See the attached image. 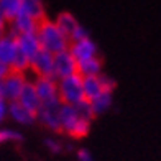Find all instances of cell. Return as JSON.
Returning <instances> with one entry per match:
<instances>
[{
    "label": "cell",
    "instance_id": "1",
    "mask_svg": "<svg viewBox=\"0 0 161 161\" xmlns=\"http://www.w3.org/2000/svg\"><path fill=\"white\" fill-rule=\"evenodd\" d=\"M36 36L40 40L41 49L48 51L51 54H58L61 51L69 49V38L56 26L54 21H51L48 18H45L38 23Z\"/></svg>",
    "mask_w": 161,
    "mask_h": 161
},
{
    "label": "cell",
    "instance_id": "2",
    "mask_svg": "<svg viewBox=\"0 0 161 161\" xmlns=\"http://www.w3.org/2000/svg\"><path fill=\"white\" fill-rule=\"evenodd\" d=\"M58 96H59L61 104H66V105H76L77 102L84 100L82 76L72 74L69 77L59 79V82H58Z\"/></svg>",
    "mask_w": 161,
    "mask_h": 161
},
{
    "label": "cell",
    "instance_id": "3",
    "mask_svg": "<svg viewBox=\"0 0 161 161\" xmlns=\"http://www.w3.org/2000/svg\"><path fill=\"white\" fill-rule=\"evenodd\" d=\"M61 102H49V104H41L36 117L40 119V122L49 130L61 131V122H59V110H61Z\"/></svg>",
    "mask_w": 161,
    "mask_h": 161
},
{
    "label": "cell",
    "instance_id": "4",
    "mask_svg": "<svg viewBox=\"0 0 161 161\" xmlns=\"http://www.w3.org/2000/svg\"><path fill=\"white\" fill-rule=\"evenodd\" d=\"M30 69L36 77H54V54L41 49L30 61Z\"/></svg>",
    "mask_w": 161,
    "mask_h": 161
},
{
    "label": "cell",
    "instance_id": "5",
    "mask_svg": "<svg viewBox=\"0 0 161 161\" xmlns=\"http://www.w3.org/2000/svg\"><path fill=\"white\" fill-rule=\"evenodd\" d=\"M72 74H77V61L72 58L69 49L54 54V77L64 79Z\"/></svg>",
    "mask_w": 161,
    "mask_h": 161
},
{
    "label": "cell",
    "instance_id": "6",
    "mask_svg": "<svg viewBox=\"0 0 161 161\" xmlns=\"http://www.w3.org/2000/svg\"><path fill=\"white\" fill-rule=\"evenodd\" d=\"M33 86H35V91L38 94L41 104H49V102L59 100L58 82L54 80V77H36Z\"/></svg>",
    "mask_w": 161,
    "mask_h": 161
},
{
    "label": "cell",
    "instance_id": "7",
    "mask_svg": "<svg viewBox=\"0 0 161 161\" xmlns=\"http://www.w3.org/2000/svg\"><path fill=\"white\" fill-rule=\"evenodd\" d=\"M26 82V76L21 72L10 71V74L3 79V91H5V100L7 102H15L18 100V96L23 86Z\"/></svg>",
    "mask_w": 161,
    "mask_h": 161
},
{
    "label": "cell",
    "instance_id": "8",
    "mask_svg": "<svg viewBox=\"0 0 161 161\" xmlns=\"http://www.w3.org/2000/svg\"><path fill=\"white\" fill-rule=\"evenodd\" d=\"M69 53L72 54V58L80 63V61H87L91 58L97 56V46L91 38H84L80 41H74L69 43Z\"/></svg>",
    "mask_w": 161,
    "mask_h": 161
},
{
    "label": "cell",
    "instance_id": "9",
    "mask_svg": "<svg viewBox=\"0 0 161 161\" xmlns=\"http://www.w3.org/2000/svg\"><path fill=\"white\" fill-rule=\"evenodd\" d=\"M17 53H18V45L15 36L8 33L0 36V61L7 64L8 68H12V64L17 58Z\"/></svg>",
    "mask_w": 161,
    "mask_h": 161
},
{
    "label": "cell",
    "instance_id": "10",
    "mask_svg": "<svg viewBox=\"0 0 161 161\" xmlns=\"http://www.w3.org/2000/svg\"><path fill=\"white\" fill-rule=\"evenodd\" d=\"M17 102L20 105H23L26 110L33 112L35 115L38 114L40 107H41V100L38 97V94H36V91H35L33 82H28V80H26L25 86H23V89H21V92H20Z\"/></svg>",
    "mask_w": 161,
    "mask_h": 161
},
{
    "label": "cell",
    "instance_id": "11",
    "mask_svg": "<svg viewBox=\"0 0 161 161\" xmlns=\"http://www.w3.org/2000/svg\"><path fill=\"white\" fill-rule=\"evenodd\" d=\"M17 45H18V49L30 61L41 51V45H40V40L36 36V33H26V35L17 36Z\"/></svg>",
    "mask_w": 161,
    "mask_h": 161
},
{
    "label": "cell",
    "instance_id": "12",
    "mask_svg": "<svg viewBox=\"0 0 161 161\" xmlns=\"http://www.w3.org/2000/svg\"><path fill=\"white\" fill-rule=\"evenodd\" d=\"M8 115L17 123H23V125H31V123L36 120V115L30 110H26V108L23 105H20L17 100L8 104Z\"/></svg>",
    "mask_w": 161,
    "mask_h": 161
},
{
    "label": "cell",
    "instance_id": "13",
    "mask_svg": "<svg viewBox=\"0 0 161 161\" xmlns=\"http://www.w3.org/2000/svg\"><path fill=\"white\" fill-rule=\"evenodd\" d=\"M21 12L40 23L46 18L43 0H21Z\"/></svg>",
    "mask_w": 161,
    "mask_h": 161
},
{
    "label": "cell",
    "instance_id": "14",
    "mask_svg": "<svg viewBox=\"0 0 161 161\" xmlns=\"http://www.w3.org/2000/svg\"><path fill=\"white\" fill-rule=\"evenodd\" d=\"M82 91H84V99L92 102L97 99L100 94H104L99 76H91V77H82Z\"/></svg>",
    "mask_w": 161,
    "mask_h": 161
},
{
    "label": "cell",
    "instance_id": "15",
    "mask_svg": "<svg viewBox=\"0 0 161 161\" xmlns=\"http://www.w3.org/2000/svg\"><path fill=\"white\" fill-rule=\"evenodd\" d=\"M102 71V61L100 58H91L87 61H80L77 63V74L82 77H91V76H100Z\"/></svg>",
    "mask_w": 161,
    "mask_h": 161
},
{
    "label": "cell",
    "instance_id": "16",
    "mask_svg": "<svg viewBox=\"0 0 161 161\" xmlns=\"http://www.w3.org/2000/svg\"><path fill=\"white\" fill-rule=\"evenodd\" d=\"M56 26L59 28V30L68 36V38H71V35L76 31V28L79 26V21L71 15L69 12H63V13H59L58 15V18H56Z\"/></svg>",
    "mask_w": 161,
    "mask_h": 161
},
{
    "label": "cell",
    "instance_id": "17",
    "mask_svg": "<svg viewBox=\"0 0 161 161\" xmlns=\"http://www.w3.org/2000/svg\"><path fill=\"white\" fill-rule=\"evenodd\" d=\"M0 10H2L5 20L10 23L21 12V0H0Z\"/></svg>",
    "mask_w": 161,
    "mask_h": 161
},
{
    "label": "cell",
    "instance_id": "18",
    "mask_svg": "<svg viewBox=\"0 0 161 161\" xmlns=\"http://www.w3.org/2000/svg\"><path fill=\"white\" fill-rule=\"evenodd\" d=\"M89 130H91V122L79 117V119L66 130V133H68L69 136H72V138H84L87 133H89Z\"/></svg>",
    "mask_w": 161,
    "mask_h": 161
},
{
    "label": "cell",
    "instance_id": "19",
    "mask_svg": "<svg viewBox=\"0 0 161 161\" xmlns=\"http://www.w3.org/2000/svg\"><path fill=\"white\" fill-rule=\"evenodd\" d=\"M91 105H92L94 115H99V114L107 112L108 108H110V105H112V94H108V92L100 94L97 99H94L91 102Z\"/></svg>",
    "mask_w": 161,
    "mask_h": 161
},
{
    "label": "cell",
    "instance_id": "20",
    "mask_svg": "<svg viewBox=\"0 0 161 161\" xmlns=\"http://www.w3.org/2000/svg\"><path fill=\"white\" fill-rule=\"evenodd\" d=\"M74 108H76V112H77V115L80 117V119H84V120H92L94 117V110H92V105H91V102L89 100H80V102H77V104L74 105Z\"/></svg>",
    "mask_w": 161,
    "mask_h": 161
},
{
    "label": "cell",
    "instance_id": "21",
    "mask_svg": "<svg viewBox=\"0 0 161 161\" xmlns=\"http://www.w3.org/2000/svg\"><path fill=\"white\" fill-rule=\"evenodd\" d=\"M21 135L18 131H13L8 128H0V143H7V142H20Z\"/></svg>",
    "mask_w": 161,
    "mask_h": 161
},
{
    "label": "cell",
    "instance_id": "22",
    "mask_svg": "<svg viewBox=\"0 0 161 161\" xmlns=\"http://www.w3.org/2000/svg\"><path fill=\"white\" fill-rule=\"evenodd\" d=\"M100 79V84H102V89H104V92H108V94H112V91L115 89V80L110 79L108 76H99Z\"/></svg>",
    "mask_w": 161,
    "mask_h": 161
},
{
    "label": "cell",
    "instance_id": "23",
    "mask_svg": "<svg viewBox=\"0 0 161 161\" xmlns=\"http://www.w3.org/2000/svg\"><path fill=\"white\" fill-rule=\"evenodd\" d=\"M46 146H48V150H51L53 153H59L63 150V145L58 142V140H51V138H48V140H46Z\"/></svg>",
    "mask_w": 161,
    "mask_h": 161
},
{
    "label": "cell",
    "instance_id": "24",
    "mask_svg": "<svg viewBox=\"0 0 161 161\" xmlns=\"http://www.w3.org/2000/svg\"><path fill=\"white\" fill-rule=\"evenodd\" d=\"M7 115H8V104H7V100L0 99V123L5 120Z\"/></svg>",
    "mask_w": 161,
    "mask_h": 161
},
{
    "label": "cell",
    "instance_id": "25",
    "mask_svg": "<svg viewBox=\"0 0 161 161\" xmlns=\"http://www.w3.org/2000/svg\"><path fill=\"white\" fill-rule=\"evenodd\" d=\"M77 159H79V161H94L92 155H91L87 150H79V151H77Z\"/></svg>",
    "mask_w": 161,
    "mask_h": 161
},
{
    "label": "cell",
    "instance_id": "26",
    "mask_svg": "<svg viewBox=\"0 0 161 161\" xmlns=\"http://www.w3.org/2000/svg\"><path fill=\"white\" fill-rule=\"evenodd\" d=\"M7 28H8V21L5 20V17H3L2 10H0V36L7 33Z\"/></svg>",
    "mask_w": 161,
    "mask_h": 161
},
{
    "label": "cell",
    "instance_id": "27",
    "mask_svg": "<svg viewBox=\"0 0 161 161\" xmlns=\"http://www.w3.org/2000/svg\"><path fill=\"white\" fill-rule=\"evenodd\" d=\"M10 68H8V66H7V64H3L2 61H0V80H3L7 76H8L10 74Z\"/></svg>",
    "mask_w": 161,
    "mask_h": 161
}]
</instances>
